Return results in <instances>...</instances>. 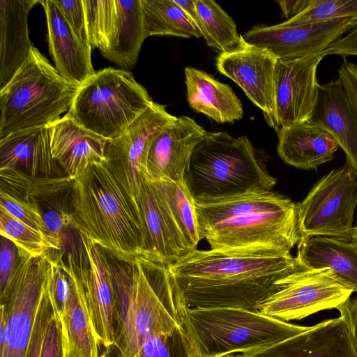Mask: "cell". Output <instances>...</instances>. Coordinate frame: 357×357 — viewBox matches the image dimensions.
<instances>
[{
  "label": "cell",
  "instance_id": "cell-1",
  "mask_svg": "<svg viewBox=\"0 0 357 357\" xmlns=\"http://www.w3.org/2000/svg\"><path fill=\"white\" fill-rule=\"evenodd\" d=\"M185 308L258 306L299 268L290 253L236 254L195 250L167 266Z\"/></svg>",
  "mask_w": 357,
  "mask_h": 357
},
{
  "label": "cell",
  "instance_id": "cell-2",
  "mask_svg": "<svg viewBox=\"0 0 357 357\" xmlns=\"http://www.w3.org/2000/svg\"><path fill=\"white\" fill-rule=\"evenodd\" d=\"M202 239L236 254L290 253L301 236L297 205L272 190L195 202Z\"/></svg>",
  "mask_w": 357,
  "mask_h": 357
},
{
  "label": "cell",
  "instance_id": "cell-3",
  "mask_svg": "<svg viewBox=\"0 0 357 357\" xmlns=\"http://www.w3.org/2000/svg\"><path fill=\"white\" fill-rule=\"evenodd\" d=\"M105 252L116 297L114 346L120 357H136L149 336L183 326L184 307L167 266L140 258L126 262Z\"/></svg>",
  "mask_w": 357,
  "mask_h": 357
},
{
  "label": "cell",
  "instance_id": "cell-4",
  "mask_svg": "<svg viewBox=\"0 0 357 357\" xmlns=\"http://www.w3.org/2000/svg\"><path fill=\"white\" fill-rule=\"evenodd\" d=\"M72 227L119 260L144 259V231L137 202L105 159L74 179Z\"/></svg>",
  "mask_w": 357,
  "mask_h": 357
},
{
  "label": "cell",
  "instance_id": "cell-5",
  "mask_svg": "<svg viewBox=\"0 0 357 357\" xmlns=\"http://www.w3.org/2000/svg\"><path fill=\"white\" fill-rule=\"evenodd\" d=\"M184 181L195 202L272 190L265 154L245 136L208 132L194 149Z\"/></svg>",
  "mask_w": 357,
  "mask_h": 357
},
{
  "label": "cell",
  "instance_id": "cell-6",
  "mask_svg": "<svg viewBox=\"0 0 357 357\" xmlns=\"http://www.w3.org/2000/svg\"><path fill=\"white\" fill-rule=\"evenodd\" d=\"M182 320L199 357L252 353L310 328L234 307L183 308Z\"/></svg>",
  "mask_w": 357,
  "mask_h": 357
},
{
  "label": "cell",
  "instance_id": "cell-7",
  "mask_svg": "<svg viewBox=\"0 0 357 357\" xmlns=\"http://www.w3.org/2000/svg\"><path fill=\"white\" fill-rule=\"evenodd\" d=\"M78 89L33 46L23 65L0 89V139L57 121L69 110Z\"/></svg>",
  "mask_w": 357,
  "mask_h": 357
},
{
  "label": "cell",
  "instance_id": "cell-8",
  "mask_svg": "<svg viewBox=\"0 0 357 357\" xmlns=\"http://www.w3.org/2000/svg\"><path fill=\"white\" fill-rule=\"evenodd\" d=\"M153 102L128 71L96 72L79 86L66 116L106 139L123 134Z\"/></svg>",
  "mask_w": 357,
  "mask_h": 357
},
{
  "label": "cell",
  "instance_id": "cell-9",
  "mask_svg": "<svg viewBox=\"0 0 357 357\" xmlns=\"http://www.w3.org/2000/svg\"><path fill=\"white\" fill-rule=\"evenodd\" d=\"M296 205L301 238L327 236L351 241L357 171L346 161L324 176Z\"/></svg>",
  "mask_w": 357,
  "mask_h": 357
},
{
  "label": "cell",
  "instance_id": "cell-10",
  "mask_svg": "<svg viewBox=\"0 0 357 357\" xmlns=\"http://www.w3.org/2000/svg\"><path fill=\"white\" fill-rule=\"evenodd\" d=\"M79 234V257L62 254L58 261L76 281L99 345L109 349L115 343L116 305L109 265L105 250L87 236Z\"/></svg>",
  "mask_w": 357,
  "mask_h": 357
},
{
  "label": "cell",
  "instance_id": "cell-11",
  "mask_svg": "<svg viewBox=\"0 0 357 357\" xmlns=\"http://www.w3.org/2000/svg\"><path fill=\"white\" fill-rule=\"evenodd\" d=\"M353 291L340 284L326 268H299L282 280V287L258 306V312L289 322L322 310L337 309Z\"/></svg>",
  "mask_w": 357,
  "mask_h": 357
},
{
  "label": "cell",
  "instance_id": "cell-12",
  "mask_svg": "<svg viewBox=\"0 0 357 357\" xmlns=\"http://www.w3.org/2000/svg\"><path fill=\"white\" fill-rule=\"evenodd\" d=\"M17 267L8 302L4 346L0 357H27L37 312L47 282V257H33L19 250Z\"/></svg>",
  "mask_w": 357,
  "mask_h": 357
},
{
  "label": "cell",
  "instance_id": "cell-13",
  "mask_svg": "<svg viewBox=\"0 0 357 357\" xmlns=\"http://www.w3.org/2000/svg\"><path fill=\"white\" fill-rule=\"evenodd\" d=\"M74 179L32 176L15 169H0V192L42 216L50 236L63 245L62 233L72 226Z\"/></svg>",
  "mask_w": 357,
  "mask_h": 357
},
{
  "label": "cell",
  "instance_id": "cell-14",
  "mask_svg": "<svg viewBox=\"0 0 357 357\" xmlns=\"http://www.w3.org/2000/svg\"><path fill=\"white\" fill-rule=\"evenodd\" d=\"M176 118L153 102L126 131L107 142L105 159L137 204L141 183L146 175L149 147L158 132Z\"/></svg>",
  "mask_w": 357,
  "mask_h": 357
},
{
  "label": "cell",
  "instance_id": "cell-15",
  "mask_svg": "<svg viewBox=\"0 0 357 357\" xmlns=\"http://www.w3.org/2000/svg\"><path fill=\"white\" fill-rule=\"evenodd\" d=\"M357 26V17L287 25L258 26L242 38L251 46L265 49L278 59H294L324 51Z\"/></svg>",
  "mask_w": 357,
  "mask_h": 357
},
{
  "label": "cell",
  "instance_id": "cell-16",
  "mask_svg": "<svg viewBox=\"0 0 357 357\" xmlns=\"http://www.w3.org/2000/svg\"><path fill=\"white\" fill-rule=\"evenodd\" d=\"M324 56L322 51L278 60L274 75L277 132L310 119L319 93L317 70Z\"/></svg>",
  "mask_w": 357,
  "mask_h": 357
},
{
  "label": "cell",
  "instance_id": "cell-17",
  "mask_svg": "<svg viewBox=\"0 0 357 357\" xmlns=\"http://www.w3.org/2000/svg\"><path fill=\"white\" fill-rule=\"evenodd\" d=\"M278 60L267 50L246 43L234 52L220 53L216 59L219 73L241 87L276 131L274 75Z\"/></svg>",
  "mask_w": 357,
  "mask_h": 357
},
{
  "label": "cell",
  "instance_id": "cell-18",
  "mask_svg": "<svg viewBox=\"0 0 357 357\" xmlns=\"http://www.w3.org/2000/svg\"><path fill=\"white\" fill-rule=\"evenodd\" d=\"M137 202L144 231L145 260L168 266L195 250L145 176Z\"/></svg>",
  "mask_w": 357,
  "mask_h": 357
},
{
  "label": "cell",
  "instance_id": "cell-19",
  "mask_svg": "<svg viewBox=\"0 0 357 357\" xmlns=\"http://www.w3.org/2000/svg\"><path fill=\"white\" fill-rule=\"evenodd\" d=\"M207 132L194 119L181 116L164 126L153 139L146 158L150 180L182 183L195 148Z\"/></svg>",
  "mask_w": 357,
  "mask_h": 357
},
{
  "label": "cell",
  "instance_id": "cell-20",
  "mask_svg": "<svg viewBox=\"0 0 357 357\" xmlns=\"http://www.w3.org/2000/svg\"><path fill=\"white\" fill-rule=\"evenodd\" d=\"M243 357H357L342 317L322 321L294 337Z\"/></svg>",
  "mask_w": 357,
  "mask_h": 357
},
{
  "label": "cell",
  "instance_id": "cell-21",
  "mask_svg": "<svg viewBox=\"0 0 357 357\" xmlns=\"http://www.w3.org/2000/svg\"><path fill=\"white\" fill-rule=\"evenodd\" d=\"M46 14L47 42L54 68L68 82L80 86L96 72L91 49L74 33L54 0H40Z\"/></svg>",
  "mask_w": 357,
  "mask_h": 357
},
{
  "label": "cell",
  "instance_id": "cell-22",
  "mask_svg": "<svg viewBox=\"0 0 357 357\" xmlns=\"http://www.w3.org/2000/svg\"><path fill=\"white\" fill-rule=\"evenodd\" d=\"M7 168L32 176H66L52 156L49 126L15 132L0 139V169Z\"/></svg>",
  "mask_w": 357,
  "mask_h": 357
},
{
  "label": "cell",
  "instance_id": "cell-23",
  "mask_svg": "<svg viewBox=\"0 0 357 357\" xmlns=\"http://www.w3.org/2000/svg\"><path fill=\"white\" fill-rule=\"evenodd\" d=\"M310 123L329 132L357 171V115L340 79L319 84Z\"/></svg>",
  "mask_w": 357,
  "mask_h": 357
},
{
  "label": "cell",
  "instance_id": "cell-24",
  "mask_svg": "<svg viewBox=\"0 0 357 357\" xmlns=\"http://www.w3.org/2000/svg\"><path fill=\"white\" fill-rule=\"evenodd\" d=\"M52 154L66 176L75 179L89 165L105 160L106 139L63 116L49 126Z\"/></svg>",
  "mask_w": 357,
  "mask_h": 357
},
{
  "label": "cell",
  "instance_id": "cell-25",
  "mask_svg": "<svg viewBox=\"0 0 357 357\" xmlns=\"http://www.w3.org/2000/svg\"><path fill=\"white\" fill-rule=\"evenodd\" d=\"M40 0H0V89L29 57L33 45L27 17Z\"/></svg>",
  "mask_w": 357,
  "mask_h": 357
},
{
  "label": "cell",
  "instance_id": "cell-26",
  "mask_svg": "<svg viewBox=\"0 0 357 357\" xmlns=\"http://www.w3.org/2000/svg\"><path fill=\"white\" fill-rule=\"evenodd\" d=\"M298 266L328 268L342 285L357 293V245L327 236H305L298 243Z\"/></svg>",
  "mask_w": 357,
  "mask_h": 357
},
{
  "label": "cell",
  "instance_id": "cell-27",
  "mask_svg": "<svg viewBox=\"0 0 357 357\" xmlns=\"http://www.w3.org/2000/svg\"><path fill=\"white\" fill-rule=\"evenodd\" d=\"M277 151L286 163L302 169H316L332 160L339 145L323 128L310 121L282 128Z\"/></svg>",
  "mask_w": 357,
  "mask_h": 357
},
{
  "label": "cell",
  "instance_id": "cell-28",
  "mask_svg": "<svg viewBox=\"0 0 357 357\" xmlns=\"http://www.w3.org/2000/svg\"><path fill=\"white\" fill-rule=\"evenodd\" d=\"M184 74L187 101L194 111L219 123L243 118L242 103L229 85L193 67H185Z\"/></svg>",
  "mask_w": 357,
  "mask_h": 357
},
{
  "label": "cell",
  "instance_id": "cell-29",
  "mask_svg": "<svg viewBox=\"0 0 357 357\" xmlns=\"http://www.w3.org/2000/svg\"><path fill=\"white\" fill-rule=\"evenodd\" d=\"M146 38L142 1L115 0L113 26L102 55L121 68L131 69Z\"/></svg>",
  "mask_w": 357,
  "mask_h": 357
},
{
  "label": "cell",
  "instance_id": "cell-30",
  "mask_svg": "<svg viewBox=\"0 0 357 357\" xmlns=\"http://www.w3.org/2000/svg\"><path fill=\"white\" fill-rule=\"evenodd\" d=\"M68 274L73 280L72 289L63 313L58 316L61 324L63 356L99 357V344L86 305L76 281Z\"/></svg>",
  "mask_w": 357,
  "mask_h": 357
},
{
  "label": "cell",
  "instance_id": "cell-31",
  "mask_svg": "<svg viewBox=\"0 0 357 357\" xmlns=\"http://www.w3.org/2000/svg\"><path fill=\"white\" fill-rule=\"evenodd\" d=\"M198 29L208 46L229 53L245 45L234 20L215 1L195 0Z\"/></svg>",
  "mask_w": 357,
  "mask_h": 357
},
{
  "label": "cell",
  "instance_id": "cell-32",
  "mask_svg": "<svg viewBox=\"0 0 357 357\" xmlns=\"http://www.w3.org/2000/svg\"><path fill=\"white\" fill-rule=\"evenodd\" d=\"M141 1L147 37H202L200 31L173 0Z\"/></svg>",
  "mask_w": 357,
  "mask_h": 357
},
{
  "label": "cell",
  "instance_id": "cell-33",
  "mask_svg": "<svg viewBox=\"0 0 357 357\" xmlns=\"http://www.w3.org/2000/svg\"><path fill=\"white\" fill-rule=\"evenodd\" d=\"M149 181L190 245L196 250L202 238L195 202L185 181L182 183L167 180Z\"/></svg>",
  "mask_w": 357,
  "mask_h": 357
},
{
  "label": "cell",
  "instance_id": "cell-34",
  "mask_svg": "<svg viewBox=\"0 0 357 357\" xmlns=\"http://www.w3.org/2000/svg\"><path fill=\"white\" fill-rule=\"evenodd\" d=\"M0 234L18 250L33 257H50L61 252L62 245L51 238L25 225L0 207Z\"/></svg>",
  "mask_w": 357,
  "mask_h": 357
},
{
  "label": "cell",
  "instance_id": "cell-35",
  "mask_svg": "<svg viewBox=\"0 0 357 357\" xmlns=\"http://www.w3.org/2000/svg\"><path fill=\"white\" fill-rule=\"evenodd\" d=\"M91 48L102 54L107 46L115 15V0H83Z\"/></svg>",
  "mask_w": 357,
  "mask_h": 357
},
{
  "label": "cell",
  "instance_id": "cell-36",
  "mask_svg": "<svg viewBox=\"0 0 357 357\" xmlns=\"http://www.w3.org/2000/svg\"><path fill=\"white\" fill-rule=\"evenodd\" d=\"M183 325L167 334L149 336L136 357H197Z\"/></svg>",
  "mask_w": 357,
  "mask_h": 357
},
{
  "label": "cell",
  "instance_id": "cell-37",
  "mask_svg": "<svg viewBox=\"0 0 357 357\" xmlns=\"http://www.w3.org/2000/svg\"><path fill=\"white\" fill-rule=\"evenodd\" d=\"M349 17H357V0H312L301 13L283 23L296 25Z\"/></svg>",
  "mask_w": 357,
  "mask_h": 357
},
{
  "label": "cell",
  "instance_id": "cell-38",
  "mask_svg": "<svg viewBox=\"0 0 357 357\" xmlns=\"http://www.w3.org/2000/svg\"><path fill=\"white\" fill-rule=\"evenodd\" d=\"M19 263L20 253L17 245L10 239L1 236L0 305H6L8 302Z\"/></svg>",
  "mask_w": 357,
  "mask_h": 357
},
{
  "label": "cell",
  "instance_id": "cell-39",
  "mask_svg": "<svg viewBox=\"0 0 357 357\" xmlns=\"http://www.w3.org/2000/svg\"><path fill=\"white\" fill-rule=\"evenodd\" d=\"M54 314V310L49 296L47 282L37 312L31 341L27 357H40L42 343L47 326Z\"/></svg>",
  "mask_w": 357,
  "mask_h": 357
},
{
  "label": "cell",
  "instance_id": "cell-40",
  "mask_svg": "<svg viewBox=\"0 0 357 357\" xmlns=\"http://www.w3.org/2000/svg\"><path fill=\"white\" fill-rule=\"evenodd\" d=\"M68 24L88 47L91 48L83 0H54Z\"/></svg>",
  "mask_w": 357,
  "mask_h": 357
},
{
  "label": "cell",
  "instance_id": "cell-41",
  "mask_svg": "<svg viewBox=\"0 0 357 357\" xmlns=\"http://www.w3.org/2000/svg\"><path fill=\"white\" fill-rule=\"evenodd\" d=\"M0 207L25 225L54 240L50 236L42 216L1 192H0Z\"/></svg>",
  "mask_w": 357,
  "mask_h": 357
},
{
  "label": "cell",
  "instance_id": "cell-42",
  "mask_svg": "<svg viewBox=\"0 0 357 357\" xmlns=\"http://www.w3.org/2000/svg\"><path fill=\"white\" fill-rule=\"evenodd\" d=\"M40 357H64L61 324L55 312L45 331Z\"/></svg>",
  "mask_w": 357,
  "mask_h": 357
},
{
  "label": "cell",
  "instance_id": "cell-43",
  "mask_svg": "<svg viewBox=\"0 0 357 357\" xmlns=\"http://www.w3.org/2000/svg\"><path fill=\"white\" fill-rule=\"evenodd\" d=\"M323 52L325 56L337 54L343 58L347 56H357V26L345 36L329 45Z\"/></svg>",
  "mask_w": 357,
  "mask_h": 357
},
{
  "label": "cell",
  "instance_id": "cell-44",
  "mask_svg": "<svg viewBox=\"0 0 357 357\" xmlns=\"http://www.w3.org/2000/svg\"><path fill=\"white\" fill-rule=\"evenodd\" d=\"M337 310L340 317L344 319L349 333L357 354V297L349 299L340 306Z\"/></svg>",
  "mask_w": 357,
  "mask_h": 357
},
{
  "label": "cell",
  "instance_id": "cell-45",
  "mask_svg": "<svg viewBox=\"0 0 357 357\" xmlns=\"http://www.w3.org/2000/svg\"><path fill=\"white\" fill-rule=\"evenodd\" d=\"M312 0H280L278 3L287 20L301 13L311 3Z\"/></svg>",
  "mask_w": 357,
  "mask_h": 357
},
{
  "label": "cell",
  "instance_id": "cell-46",
  "mask_svg": "<svg viewBox=\"0 0 357 357\" xmlns=\"http://www.w3.org/2000/svg\"><path fill=\"white\" fill-rule=\"evenodd\" d=\"M346 94L357 115V74L347 78L343 82Z\"/></svg>",
  "mask_w": 357,
  "mask_h": 357
},
{
  "label": "cell",
  "instance_id": "cell-47",
  "mask_svg": "<svg viewBox=\"0 0 357 357\" xmlns=\"http://www.w3.org/2000/svg\"><path fill=\"white\" fill-rule=\"evenodd\" d=\"M181 9L185 15L190 20L193 24L198 29V16L195 3V0H173Z\"/></svg>",
  "mask_w": 357,
  "mask_h": 357
},
{
  "label": "cell",
  "instance_id": "cell-48",
  "mask_svg": "<svg viewBox=\"0 0 357 357\" xmlns=\"http://www.w3.org/2000/svg\"><path fill=\"white\" fill-rule=\"evenodd\" d=\"M354 243H355L357 245V225L354 227V234L352 236V241Z\"/></svg>",
  "mask_w": 357,
  "mask_h": 357
},
{
  "label": "cell",
  "instance_id": "cell-49",
  "mask_svg": "<svg viewBox=\"0 0 357 357\" xmlns=\"http://www.w3.org/2000/svg\"><path fill=\"white\" fill-rule=\"evenodd\" d=\"M222 357H243L242 354H228Z\"/></svg>",
  "mask_w": 357,
  "mask_h": 357
},
{
  "label": "cell",
  "instance_id": "cell-50",
  "mask_svg": "<svg viewBox=\"0 0 357 357\" xmlns=\"http://www.w3.org/2000/svg\"><path fill=\"white\" fill-rule=\"evenodd\" d=\"M197 357H199V356H197Z\"/></svg>",
  "mask_w": 357,
  "mask_h": 357
}]
</instances>
